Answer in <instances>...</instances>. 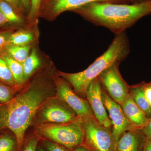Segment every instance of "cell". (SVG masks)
Instances as JSON below:
<instances>
[{
	"label": "cell",
	"instance_id": "cell-1",
	"mask_svg": "<svg viewBox=\"0 0 151 151\" xmlns=\"http://www.w3.org/2000/svg\"><path fill=\"white\" fill-rule=\"evenodd\" d=\"M72 12L94 25L106 28L117 35L150 14L151 0L136 4L92 3Z\"/></svg>",
	"mask_w": 151,
	"mask_h": 151
},
{
	"label": "cell",
	"instance_id": "cell-2",
	"mask_svg": "<svg viewBox=\"0 0 151 151\" xmlns=\"http://www.w3.org/2000/svg\"><path fill=\"white\" fill-rule=\"evenodd\" d=\"M45 94L42 89L32 86L6 103H0V134L8 129L14 135L19 151L24 142L25 133L43 103Z\"/></svg>",
	"mask_w": 151,
	"mask_h": 151
},
{
	"label": "cell",
	"instance_id": "cell-3",
	"mask_svg": "<svg viewBox=\"0 0 151 151\" xmlns=\"http://www.w3.org/2000/svg\"><path fill=\"white\" fill-rule=\"evenodd\" d=\"M130 50L129 38L125 32L116 35L107 50L85 70L76 73H60V75L70 83L76 93L86 96L90 83L111 65L126 59Z\"/></svg>",
	"mask_w": 151,
	"mask_h": 151
},
{
	"label": "cell",
	"instance_id": "cell-4",
	"mask_svg": "<svg viewBox=\"0 0 151 151\" xmlns=\"http://www.w3.org/2000/svg\"><path fill=\"white\" fill-rule=\"evenodd\" d=\"M42 137L63 146L69 150L81 145L84 132L81 119L75 122L57 124H45L39 127Z\"/></svg>",
	"mask_w": 151,
	"mask_h": 151
},
{
	"label": "cell",
	"instance_id": "cell-5",
	"mask_svg": "<svg viewBox=\"0 0 151 151\" xmlns=\"http://www.w3.org/2000/svg\"><path fill=\"white\" fill-rule=\"evenodd\" d=\"M84 137L83 145L89 151H115L117 142L112 128L100 125L95 118L83 122Z\"/></svg>",
	"mask_w": 151,
	"mask_h": 151
},
{
	"label": "cell",
	"instance_id": "cell-6",
	"mask_svg": "<svg viewBox=\"0 0 151 151\" xmlns=\"http://www.w3.org/2000/svg\"><path fill=\"white\" fill-rule=\"evenodd\" d=\"M120 63H116L98 76L104 89L114 101L120 105L129 94L130 87L119 71Z\"/></svg>",
	"mask_w": 151,
	"mask_h": 151
},
{
	"label": "cell",
	"instance_id": "cell-7",
	"mask_svg": "<svg viewBox=\"0 0 151 151\" xmlns=\"http://www.w3.org/2000/svg\"><path fill=\"white\" fill-rule=\"evenodd\" d=\"M94 2L131 4L129 0H42L39 14L53 19L66 11H72Z\"/></svg>",
	"mask_w": 151,
	"mask_h": 151
},
{
	"label": "cell",
	"instance_id": "cell-8",
	"mask_svg": "<svg viewBox=\"0 0 151 151\" xmlns=\"http://www.w3.org/2000/svg\"><path fill=\"white\" fill-rule=\"evenodd\" d=\"M57 91L60 99L82 122L95 118L88 101L79 97L66 82H60Z\"/></svg>",
	"mask_w": 151,
	"mask_h": 151
},
{
	"label": "cell",
	"instance_id": "cell-9",
	"mask_svg": "<svg viewBox=\"0 0 151 151\" xmlns=\"http://www.w3.org/2000/svg\"><path fill=\"white\" fill-rule=\"evenodd\" d=\"M102 99L112 123V133L117 142L121 135L129 130L137 129L133 127L124 113L122 106L111 98L103 89Z\"/></svg>",
	"mask_w": 151,
	"mask_h": 151
},
{
	"label": "cell",
	"instance_id": "cell-10",
	"mask_svg": "<svg viewBox=\"0 0 151 151\" xmlns=\"http://www.w3.org/2000/svg\"><path fill=\"white\" fill-rule=\"evenodd\" d=\"M103 86L98 77L90 83L86 92L87 101L98 123L107 128H112V122L108 116L102 99Z\"/></svg>",
	"mask_w": 151,
	"mask_h": 151
},
{
	"label": "cell",
	"instance_id": "cell-11",
	"mask_svg": "<svg viewBox=\"0 0 151 151\" xmlns=\"http://www.w3.org/2000/svg\"><path fill=\"white\" fill-rule=\"evenodd\" d=\"M40 118L43 122L65 124L81 119L73 111L56 102L47 103L41 109Z\"/></svg>",
	"mask_w": 151,
	"mask_h": 151
},
{
	"label": "cell",
	"instance_id": "cell-12",
	"mask_svg": "<svg viewBox=\"0 0 151 151\" xmlns=\"http://www.w3.org/2000/svg\"><path fill=\"white\" fill-rule=\"evenodd\" d=\"M121 105L129 121L136 129L142 130L147 126L150 119L139 108L129 94Z\"/></svg>",
	"mask_w": 151,
	"mask_h": 151
},
{
	"label": "cell",
	"instance_id": "cell-13",
	"mask_svg": "<svg viewBox=\"0 0 151 151\" xmlns=\"http://www.w3.org/2000/svg\"><path fill=\"white\" fill-rule=\"evenodd\" d=\"M145 136L142 130L124 132L117 141L115 151H141Z\"/></svg>",
	"mask_w": 151,
	"mask_h": 151
},
{
	"label": "cell",
	"instance_id": "cell-14",
	"mask_svg": "<svg viewBox=\"0 0 151 151\" xmlns=\"http://www.w3.org/2000/svg\"><path fill=\"white\" fill-rule=\"evenodd\" d=\"M129 94L135 103L145 114L148 118L151 117V105L147 100L144 91V84L130 87Z\"/></svg>",
	"mask_w": 151,
	"mask_h": 151
},
{
	"label": "cell",
	"instance_id": "cell-15",
	"mask_svg": "<svg viewBox=\"0 0 151 151\" xmlns=\"http://www.w3.org/2000/svg\"><path fill=\"white\" fill-rule=\"evenodd\" d=\"M13 77L16 86H19L25 81L22 64L10 56L4 57Z\"/></svg>",
	"mask_w": 151,
	"mask_h": 151
},
{
	"label": "cell",
	"instance_id": "cell-16",
	"mask_svg": "<svg viewBox=\"0 0 151 151\" xmlns=\"http://www.w3.org/2000/svg\"><path fill=\"white\" fill-rule=\"evenodd\" d=\"M40 65V61L35 50H33L30 54L23 63L24 80H26L37 69Z\"/></svg>",
	"mask_w": 151,
	"mask_h": 151
},
{
	"label": "cell",
	"instance_id": "cell-17",
	"mask_svg": "<svg viewBox=\"0 0 151 151\" xmlns=\"http://www.w3.org/2000/svg\"><path fill=\"white\" fill-rule=\"evenodd\" d=\"M29 46L27 45H10L7 52L12 58L22 64L29 55Z\"/></svg>",
	"mask_w": 151,
	"mask_h": 151
},
{
	"label": "cell",
	"instance_id": "cell-18",
	"mask_svg": "<svg viewBox=\"0 0 151 151\" xmlns=\"http://www.w3.org/2000/svg\"><path fill=\"white\" fill-rule=\"evenodd\" d=\"M0 151H19L17 142L14 135L8 133H1Z\"/></svg>",
	"mask_w": 151,
	"mask_h": 151
},
{
	"label": "cell",
	"instance_id": "cell-19",
	"mask_svg": "<svg viewBox=\"0 0 151 151\" xmlns=\"http://www.w3.org/2000/svg\"><path fill=\"white\" fill-rule=\"evenodd\" d=\"M32 35L27 32H19L11 36L8 40L10 45H24L32 41Z\"/></svg>",
	"mask_w": 151,
	"mask_h": 151
},
{
	"label": "cell",
	"instance_id": "cell-20",
	"mask_svg": "<svg viewBox=\"0 0 151 151\" xmlns=\"http://www.w3.org/2000/svg\"><path fill=\"white\" fill-rule=\"evenodd\" d=\"M0 11L8 21L14 23L20 22L21 19L17 14L15 10L4 0H0Z\"/></svg>",
	"mask_w": 151,
	"mask_h": 151
},
{
	"label": "cell",
	"instance_id": "cell-21",
	"mask_svg": "<svg viewBox=\"0 0 151 151\" xmlns=\"http://www.w3.org/2000/svg\"><path fill=\"white\" fill-rule=\"evenodd\" d=\"M0 80L12 86H16L8 65L4 58L0 57Z\"/></svg>",
	"mask_w": 151,
	"mask_h": 151
},
{
	"label": "cell",
	"instance_id": "cell-22",
	"mask_svg": "<svg viewBox=\"0 0 151 151\" xmlns=\"http://www.w3.org/2000/svg\"><path fill=\"white\" fill-rule=\"evenodd\" d=\"M14 91L9 86L0 84V103L8 102L14 97Z\"/></svg>",
	"mask_w": 151,
	"mask_h": 151
},
{
	"label": "cell",
	"instance_id": "cell-23",
	"mask_svg": "<svg viewBox=\"0 0 151 151\" xmlns=\"http://www.w3.org/2000/svg\"><path fill=\"white\" fill-rule=\"evenodd\" d=\"M42 144L47 151H69V150L49 140L42 141Z\"/></svg>",
	"mask_w": 151,
	"mask_h": 151
},
{
	"label": "cell",
	"instance_id": "cell-24",
	"mask_svg": "<svg viewBox=\"0 0 151 151\" xmlns=\"http://www.w3.org/2000/svg\"><path fill=\"white\" fill-rule=\"evenodd\" d=\"M39 141V138L37 136L30 138L25 144L24 147H22L21 151H36Z\"/></svg>",
	"mask_w": 151,
	"mask_h": 151
},
{
	"label": "cell",
	"instance_id": "cell-25",
	"mask_svg": "<svg viewBox=\"0 0 151 151\" xmlns=\"http://www.w3.org/2000/svg\"><path fill=\"white\" fill-rule=\"evenodd\" d=\"M42 1V0H31L29 13L30 18L34 19L39 14Z\"/></svg>",
	"mask_w": 151,
	"mask_h": 151
},
{
	"label": "cell",
	"instance_id": "cell-26",
	"mask_svg": "<svg viewBox=\"0 0 151 151\" xmlns=\"http://www.w3.org/2000/svg\"><path fill=\"white\" fill-rule=\"evenodd\" d=\"M142 131L147 139L151 138V117L149 119L148 123L143 129Z\"/></svg>",
	"mask_w": 151,
	"mask_h": 151
},
{
	"label": "cell",
	"instance_id": "cell-27",
	"mask_svg": "<svg viewBox=\"0 0 151 151\" xmlns=\"http://www.w3.org/2000/svg\"><path fill=\"white\" fill-rule=\"evenodd\" d=\"M145 95L150 105H151V87L147 84H144Z\"/></svg>",
	"mask_w": 151,
	"mask_h": 151
},
{
	"label": "cell",
	"instance_id": "cell-28",
	"mask_svg": "<svg viewBox=\"0 0 151 151\" xmlns=\"http://www.w3.org/2000/svg\"><path fill=\"white\" fill-rule=\"evenodd\" d=\"M142 151H151V138L147 139Z\"/></svg>",
	"mask_w": 151,
	"mask_h": 151
},
{
	"label": "cell",
	"instance_id": "cell-29",
	"mask_svg": "<svg viewBox=\"0 0 151 151\" xmlns=\"http://www.w3.org/2000/svg\"><path fill=\"white\" fill-rule=\"evenodd\" d=\"M4 1L8 3L9 4H10L14 8V9L15 10V11L19 9L16 0H4Z\"/></svg>",
	"mask_w": 151,
	"mask_h": 151
},
{
	"label": "cell",
	"instance_id": "cell-30",
	"mask_svg": "<svg viewBox=\"0 0 151 151\" xmlns=\"http://www.w3.org/2000/svg\"><path fill=\"white\" fill-rule=\"evenodd\" d=\"M72 151H89L83 145L78 146L75 148L73 149Z\"/></svg>",
	"mask_w": 151,
	"mask_h": 151
},
{
	"label": "cell",
	"instance_id": "cell-31",
	"mask_svg": "<svg viewBox=\"0 0 151 151\" xmlns=\"http://www.w3.org/2000/svg\"><path fill=\"white\" fill-rule=\"evenodd\" d=\"M8 21L7 19H6L5 17L4 16L2 13L0 11V26L2 24L5 23Z\"/></svg>",
	"mask_w": 151,
	"mask_h": 151
},
{
	"label": "cell",
	"instance_id": "cell-32",
	"mask_svg": "<svg viewBox=\"0 0 151 151\" xmlns=\"http://www.w3.org/2000/svg\"><path fill=\"white\" fill-rule=\"evenodd\" d=\"M6 41V38L5 36L0 35V47L3 46Z\"/></svg>",
	"mask_w": 151,
	"mask_h": 151
},
{
	"label": "cell",
	"instance_id": "cell-33",
	"mask_svg": "<svg viewBox=\"0 0 151 151\" xmlns=\"http://www.w3.org/2000/svg\"><path fill=\"white\" fill-rule=\"evenodd\" d=\"M23 5L25 8L27 9L29 6V4L30 5L31 0H21Z\"/></svg>",
	"mask_w": 151,
	"mask_h": 151
},
{
	"label": "cell",
	"instance_id": "cell-34",
	"mask_svg": "<svg viewBox=\"0 0 151 151\" xmlns=\"http://www.w3.org/2000/svg\"><path fill=\"white\" fill-rule=\"evenodd\" d=\"M129 1L131 4H136L143 2L146 1L147 0H129Z\"/></svg>",
	"mask_w": 151,
	"mask_h": 151
},
{
	"label": "cell",
	"instance_id": "cell-35",
	"mask_svg": "<svg viewBox=\"0 0 151 151\" xmlns=\"http://www.w3.org/2000/svg\"><path fill=\"white\" fill-rule=\"evenodd\" d=\"M36 151H45L44 149L41 147V146H37V149Z\"/></svg>",
	"mask_w": 151,
	"mask_h": 151
},
{
	"label": "cell",
	"instance_id": "cell-36",
	"mask_svg": "<svg viewBox=\"0 0 151 151\" xmlns=\"http://www.w3.org/2000/svg\"><path fill=\"white\" fill-rule=\"evenodd\" d=\"M16 1L17 5L19 8V7L20 6V0H16Z\"/></svg>",
	"mask_w": 151,
	"mask_h": 151
},
{
	"label": "cell",
	"instance_id": "cell-37",
	"mask_svg": "<svg viewBox=\"0 0 151 151\" xmlns=\"http://www.w3.org/2000/svg\"><path fill=\"white\" fill-rule=\"evenodd\" d=\"M148 85H149V86H151V84H147Z\"/></svg>",
	"mask_w": 151,
	"mask_h": 151
}]
</instances>
